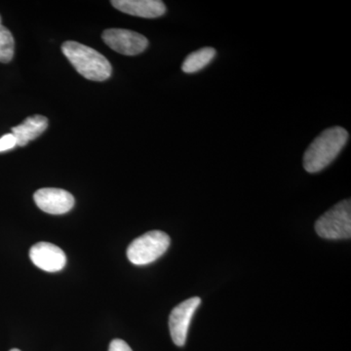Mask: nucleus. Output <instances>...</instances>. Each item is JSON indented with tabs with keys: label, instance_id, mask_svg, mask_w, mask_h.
Masks as SVG:
<instances>
[{
	"label": "nucleus",
	"instance_id": "obj_1",
	"mask_svg": "<svg viewBox=\"0 0 351 351\" xmlns=\"http://www.w3.org/2000/svg\"><path fill=\"white\" fill-rule=\"evenodd\" d=\"M348 141V131L343 127H332L323 131L304 152V169L311 174L325 169L339 156Z\"/></svg>",
	"mask_w": 351,
	"mask_h": 351
},
{
	"label": "nucleus",
	"instance_id": "obj_2",
	"mask_svg": "<svg viewBox=\"0 0 351 351\" xmlns=\"http://www.w3.org/2000/svg\"><path fill=\"white\" fill-rule=\"evenodd\" d=\"M64 56L80 75L92 82H105L112 75V66L98 51L76 41H66L62 46Z\"/></svg>",
	"mask_w": 351,
	"mask_h": 351
},
{
	"label": "nucleus",
	"instance_id": "obj_3",
	"mask_svg": "<svg viewBox=\"0 0 351 351\" xmlns=\"http://www.w3.org/2000/svg\"><path fill=\"white\" fill-rule=\"evenodd\" d=\"M170 243V237L167 233L152 230L129 245L127 257L133 265H149L160 258L168 250Z\"/></svg>",
	"mask_w": 351,
	"mask_h": 351
},
{
	"label": "nucleus",
	"instance_id": "obj_4",
	"mask_svg": "<svg viewBox=\"0 0 351 351\" xmlns=\"http://www.w3.org/2000/svg\"><path fill=\"white\" fill-rule=\"evenodd\" d=\"M315 230L325 239H350L351 237V201L335 205L316 221Z\"/></svg>",
	"mask_w": 351,
	"mask_h": 351
},
{
	"label": "nucleus",
	"instance_id": "obj_5",
	"mask_svg": "<svg viewBox=\"0 0 351 351\" xmlns=\"http://www.w3.org/2000/svg\"><path fill=\"white\" fill-rule=\"evenodd\" d=\"M101 38L108 47L126 56H136L147 49L149 40L143 34L123 29H108Z\"/></svg>",
	"mask_w": 351,
	"mask_h": 351
},
{
	"label": "nucleus",
	"instance_id": "obj_6",
	"mask_svg": "<svg viewBox=\"0 0 351 351\" xmlns=\"http://www.w3.org/2000/svg\"><path fill=\"white\" fill-rule=\"evenodd\" d=\"M201 299L198 297L191 298L181 302L173 309L170 314L169 329L171 338L176 346H184L188 337L189 324L193 319L197 307L200 306Z\"/></svg>",
	"mask_w": 351,
	"mask_h": 351
},
{
	"label": "nucleus",
	"instance_id": "obj_7",
	"mask_svg": "<svg viewBox=\"0 0 351 351\" xmlns=\"http://www.w3.org/2000/svg\"><path fill=\"white\" fill-rule=\"evenodd\" d=\"M34 202L41 211L51 215L68 213L75 206V197L61 189H40L34 193Z\"/></svg>",
	"mask_w": 351,
	"mask_h": 351
},
{
	"label": "nucleus",
	"instance_id": "obj_8",
	"mask_svg": "<svg viewBox=\"0 0 351 351\" xmlns=\"http://www.w3.org/2000/svg\"><path fill=\"white\" fill-rule=\"evenodd\" d=\"M29 258L38 269L47 272L60 271L66 265L64 252L49 242H39L34 245L29 250Z\"/></svg>",
	"mask_w": 351,
	"mask_h": 351
},
{
	"label": "nucleus",
	"instance_id": "obj_9",
	"mask_svg": "<svg viewBox=\"0 0 351 351\" xmlns=\"http://www.w3.org/2000/svg\"><path fill=\"white\" fill-rule=\"evenodd\" d=\"M112 6L120 12L136 17L154 19L166 13V6L160 0H113Z\"/></svg>",
	"mask_w": 351,
	"mask_h": 351
},
{
	"label": "nucleus",
	"instance_id": "obj_10",
	"mask_svg": "<svg viewBox=\"0 0 351 351\" xmlns=\"http://www.w3.org/2000/svg\"><path fill=\"white\" fill-rule=\"evenodd\" d=\"M47 127V117L36 114L25 119L20 125L13 127L12 134L17 141V145L25 147L29 142L39 137Z\"/></svg>",
	"mask_w": 351,
	"mask_h": 351
},
{
	"label": "nucleus",
	"instance_id": "obj_11",
	"mask_svg": "<svg viewBox=\"0 0 351 351\" xmlns=\"http://www.w3.org/2000/svg\"><path fill=\"white\" fill-rule=\"evenodd\" d=\"M217 51L212 47L201 48L191 53L182 64V71L188 75L198 73L208 64L211 63L216 57Z\"/></svg>",
	"mask_w": 351,
	"mask_h": 351
},
{
	"label": "nucleus",
	"instance_id": "obj_12",
	"mask_svg": "<svg viewBox=\"0 0 351 351\" xmlns=\"http://www.w3.org/2000/svg\"><path fill=\"white\" fill-rule=\"evenodd\" d=\"M15 51V41L11 32L1 24L0 17V63H10Z\"/></svg>",
	"mask_w": 351,
	"mask_h": 351
},
{
	"label": "nucleus",
	"instance_id": "obj_13",
	"mask_svg": "<svg viewBox=\"0 0 351 351\" xmlns=\"http://www.w3.org/2000/svg\"><path fill=\"white\" fill-rule=\"evenodd\" d=\"M16 145H17V141L12 133L6 134L0 138V152L10 151Z\"/></svg>",
	"mask_w": 351,
	"mask_h": 351
},
{
	"label": "nucleus",
	"instance_id": "obj_14",
	"mask_svg": "<svg viewBox=\"0 0 351 351\" xmlns=\"http://www.w3.org/2000/svg\"><path fill=\"white\" fill-rule=\"evenodd\" d=\"M108 351H133L123 339H115L110 343Z\"/></svg>",
	"mask_w": 351,
	"mask_h": 351
},
{
	"label": "nucleus",
	"instance_id": "obj_15",
	"mask_svg": "<svg viewBox=\"0 0 351 351\" xmlns=\"http://www.w3.org/2000/svg\"><path fill=\"white\" fill-rule=\"evenodd\" d=\"M10 351H21V350H18V348H13V350H11Z\"/></svg>",
	"mask_w": 351,
	"mask_h": 351
}]
</instances>
